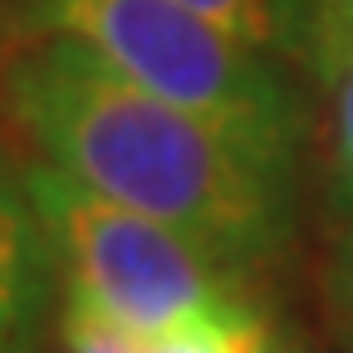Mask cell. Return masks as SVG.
<instances>
[{"label": "cell", "instance_id": "cell-8", "mask_svg": "<svg viewBox=\"0 0 353 353\" xmlns=\"http://www.w3.org/2000/svg\"><path fill=\"white\" fill-rule=\"evenodd\" d=\"M334 88V187L353 211V59L329 79Z\"/></svg>", "mask_w": 353, "mask_h": 353}, {"label": "cell", "instance_id": "cell-3", "mask_svg": "<svg viewBox=\"0 0 353 353\" xmlns=\"http://www.w3.org/2000/svg\"><path fill=\"white\" fill-rule=\"evenodd\" d=\"M25 187L50 236L64 304H79L132 334L260 314L245 285L250 270L221 260L201 241L88 192L50 162H30Z\"/></svg>", "mask_w": 353, "mask_h": 353}, {"label": "cell", "instance_id": "cell-9", "mask_svg": "<svg viewBox=\"0 0 353 353\" xmlns=\"http://www.w3.org/2000/svg\"><path fill=\"white\" fill-rule=\"evenodd\" d=\"M334 285H339V299H343L348 319H353V236H343V245H339V260H334Z\"/></svg>", "mask_w": 353, "mask_h": 353}, {"label": "cell", "instance_id": "cell-7", "mask_svg": "<svg viewBox=\"0 0 353 353\" xmlns=\"http://www.w3.org/2000/svg\"><path fill=\"white\" fill-rule=\"evenodd\" d=\"M353 59V0H304V64L324 83Z\"/></svg>", "mask_w": 353, "mask_h": 353}, {"label": "cell", "instance_id": "cell-4", "mask_svg": "<svg viewBox=\"0 0 353 353\" xmlns=\"http://www.w3.org/2000/svg\"><path fill=\"white\" fill-rule=\"evenodd\" d=\"M54 290L59 265L25 187V167L0 152V353H34Z\"/></svg>", "mask_w": 353, "mask_h": 353}, {"label": "cell", "instance_id": "cell-6", "mask_svg": "<svg viewBox=\"0 0 353 353\" xmlns=\"http://www.w3.org/2000/svg\"><path fill=\"white\" fill-rule=\"evenodd\" d=\"M211 25L241 34L245 44L275 54V59H304V0H172Z\"/></svg>", "mask_w": 353, "mask_h": 353}, {"label": "cell", "instance_id": "cell-5", "mask_svg": "<svg viewBox=\"0 0 353 353\" xmlns=\"http://www.w3.org/2000/svg\"><path fill=\"white\" fill-rule=\"evenodd\" d=\"M64 348L69 353H275V329L265 314L245 319H211V324H187L167 334H132L123 324H108L79 304H64Z\"/></svg>", "mask_w": 353, "mask_h": 353}, {"label": "cell", "instance_id": "cell-2", "mask_svg": "<svg viewBox=\"0 0 353 353\" xmlns=\"http://www.w3.org/2000/svg\"><path fill=\"white\" fill-rule=\"evenodd\" d=\"M34 34H64L148 94L221 128L294 176L304 103L280 59L172 0H25Z\"/></svg>", "mask_w": 353, "mask_h": 353}, {"label": "cell", "instance_id": "cell-10", "mask_svg": "<svg viewBox=\"0 0 353 353\" xmlns=\"http://www.w3.org/2000/svg\"><path fill=\"white\" fill-rule=\"evenodd\" d=\"M275 353H294V348H290V343H275Z\"/></svg>", "mask_w": 353, "mask_h": 353}, {"label": "cell", "instance_id": "cell-1", "mask_svg": "<svg viewBox=\"0 0 353 353\" xmlns=\"http://www.w3.org/2000/svg\"><path fill=\"white\" fill-rule=\"evenodd\" d=\"M0 103L39 162L241 270L275 260L294 231V176L64 34H34L6 59Z\"/></svg>", "mask_w": 353, "mask_h": 353}]
</instances>
